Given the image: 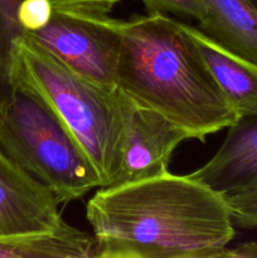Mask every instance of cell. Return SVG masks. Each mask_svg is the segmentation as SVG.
<instances>
[{
  "mask_svg": "<svg viewBox=\"0 0 257 258\" xmlns=\"http://www.w3.org/2000/svg\"><path fill=\"white\" fill-rule=\"evenodd\" d=\"M249 2H251L252 4L254 5V8H256V9H257V0H249Z\"/></svg>",
  "mask_w": 257,
  "mask_h": 258,
  "instance_id": "e0dca14e",
  "label": "cell"
},
{
  "mask_svg": "<svg viewBox=\"0 0 257 258\" xmlns=\"http://www.w3.org/2000/svg\"><path fill=\"white\" fill-rule=\"evenodd\" d=\"M0 151L49 188L60 204L100 188V178L57 116L18 88H0Z\"/></svg>",
  "mask_w": 257,
  "mask_h": 258,
  "instance_id": "277c9868",
  "label": "cell"
},
{
  "mask_svg": "<svg viewBox=\"0 0 257 258\" xmlns=\"http://www.w3.org/2000/svg\"><path fill=\"white\" fill-rule=\"evenodd\" d=\"M226 199L236 228H257V184L243 190L227 194Z\"/></svg>",
  "mask_w": 257,
  "mask_h": 258,
  "instance_id": "7c38bea8",
  "label": "cell"
},
{
  "mask_svg": "<svg viewBox=\"0 0 257 258\" xmlns=\"http://www.w3.org/2000/svg\"><path fill=\"white\" fill-rule=\"evenodd\" d=\"M221 258H257V242H244L233 248L227 247Z\"/></svg>",
  "mask_w": 257,
  "mask_h": 258,
  "instance_id": "2e32d148",
  "label": "cell"
},
{
  "mask_svg": "<svg viewBox=\"0 0 257 258\" xmlns=\"http://www.w3.org/2000/svg\"><path fill=\"white\" fill-rule=\"evenodd\" d=\"M20 0H0V87L4 86L13 40L22 33L17 19Z\"/></svg>",
  "mask_w": 257,
  "mask_h": 258,
  "instance_id": "8fae6325",
  "label": "cell"
},
{
  "mask_svg": "<svg viewBox=\"0 0 257 258\" xmlns=\"http://www.w3.org/2000/svg\"><path fill=\"white\" fill-rule=\"evenodd\" d=\"M105 19L117 35V88L128 100L201 141L238 120L179 20L160 12Z\"/></svg>",
  "mask_w": 257,
  "mask_h": 258,
  "instance_id": "7a4b0ae2",
  "label": "cell"
},
{
  "mask_svg": "<svg viewBox=\"0 0 257 258\" xmlns=\"http://www.w3.org/2000/svg\"><path fill=\"white\" fill-rule=\"evenodd\" d=\"M190 139L188 131L165 116L128 100L122 160L117 176L111 185H120L168 173L175 149L183 141Z\"/></svg>",
  "mask_w": 257,
  "mask_h": 258,
  "instance_id": "8992f818",
  "label": "cell"
},
{
  "mask_svg": "<svg viewBox=\"0 0 257 258\" xmlns=\"http://www.w3.org/2000/svg\"><path fill=\"white\" fill-rule=\"evenodd\" d=\"M86 219L96 258H221L236 234L226 196L170 171L101 186Z\"/></svg>",
  "mask_w": 257,
  "mask_h": 258,
  "instance_id": "6da1fadb",
  "label": "cell"
},
{
  "mask_svg": "<svg viewBox=\"0 0 257 258\" xmlns=\"http://www.w3.org/2000/svg\"><path fill=\"white\" fill-rule=\"evenodd\" d=\"M54 14L49 0H20L17 19L24 33H35L44 28Z\"/></svg>",
  "mask_w": 257,
  "mask_h": 258,
  "instance_id": "4fadbf2b",
  "label": "cell"
},
{
  "mask_svg": "<svg viewBox=\"0 0 257 258\" xmlns=\"http://www.w3.org/2000/svg\"><path fill=\"white\" fill-rule=\"evenodd\" d=\"M239 117L257 116V63L229 50L198 27L180 22Z\"/></svg>",
  "mask_w": 257,
  "mask_h": 258,
  "instance_id": "9c48e42d",
  "label": "cell"
},
{
  "mask_svg": "<svg viewBox=\"0 0 257 258\" xmlns=\"http://www.w3.org/2000/svg\"><path fill=\"white\" fill-rule=\"evenodd\" d=\"M54 12L81 15H106L121 0H49Z\"/></svg>",
  "mask_w": 257,
  "mask_h": 258,
  "instance_id": "9a60e30c",
  "label": "cell"
},
{
  "mask_svg": "<svg viewBox=\"0 0 257 258\" xmlns=\"http://www.w3.org/2000/svg\"><path fill=\"white\" fill-rule=\"evenodd\" d=\"M148 12H160L165 14L191 18L202 23L207 18V5L204 0H141Z\"/></svg>",
  "mask_w": 257,
  "mask_h": 258,
  "instance_id": "5bb4252c",
  "label": "cell"
},
{
  "mask_svg": "<svg viewBox=\"0 0 257 258\" xmlns=\"http://www.w3.org/2000/svg\"><path fill=\"white\" fill-rule=\"evenodd\" d=\"M199 29L236 54L257 63V9L249 0H204Z\"/></svg>",
  "mask_w": 257,
  "mask_h": 258,
  "instance_id": "30bf717a",
  "label": "cell"
},
{
  "mask_svg": "<svg viewBox=\"0 0 257 258\" xmlns=\"http://www.w3.org/2000/svg\"><path fill=\"white\" fill-rule=\"evenodd\" d=\"M189 175L223 196L257 184V116L238 117L217 153Z\"/></svg>",
  "mask_w": 257,
  "mask_h": 258,
  "instance_id": "ba28073f",
  "label": "cell"
},
{
  "mask_svg": "<svg viewBox=\"0 0 257 258\" xmlns=\"http://www.w3.org/2000/svg\"><path fill=\"white\" fill-rule=\"evenodd\" d=\"M59 204L49 188L0 151V237L54 231L63 222Z\"/></svg>",
  "mask_w": 257,
  "mask_h": 258,
  "instance_id": "52a82bcc",
  "label": "cell"
},
{
  "mask_svg": "<svg viewBox=\"0 0 257 258\" xmlns=\"http://www.w3.org/2000/svg\"><path fill=\"white\" fill-rule=\"evenodd\" d=\"M106 15L54 12L44 28L27 34L76 72L103 87L118 90V39L106 23Z\"/></svg>",
  "mask_w": 257,
  "mask_h": 258,
  "instance_id": "5b68a950",
  "label": "cell"
},
{
  "mask_svg": "<svg viewBox=\"0 0 257 258\" xmlns=\"http://www.w3.org/2000/svg\"><path fill=\"white\" fill-rule=\"evenodd\" d=\"M4 86L49 108L91 161L101 186L113 183L122 160L128 115V98L120 90L88 80L23 32L13 40Z\"/></svg>",
  "mask_w": 257,
  "mask_h": 258,
  "instance_id": "3957f363",
  "label": "cell"
}]
</instances>
